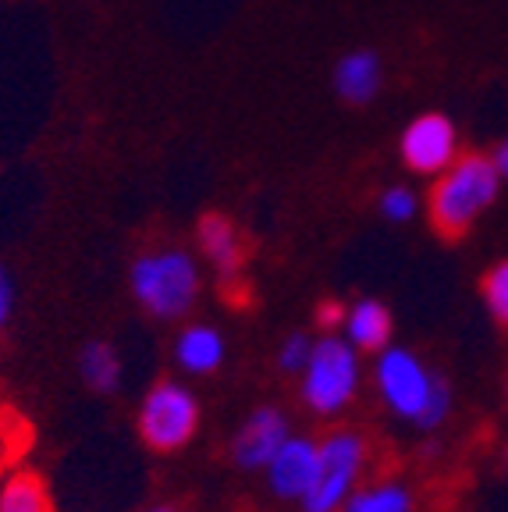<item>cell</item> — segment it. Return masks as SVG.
I'll return each instance as SVG.
<instances>
[{"label": "cell", "instance_id": "6da1fadb", "mask_svg": "<svg viewBox=\"0 0 508 512\" xmlns=\"http://www.w3.org/2000/svg\"><path fill=\"white\" fill-rule=\"evenodd\" d=\"M501 175L484 153H459L430 189V224L445 239H462L498 200Z\"/></svg>", "mask_w": 508, "mask_h": 512}, {"label": "cell", "instance_id": "7a4b0ae2", "mask_svg": "<svg viewBox=\"0 0 508 512\" xmlns=\"http://www.w3.org/2000/svg\"><path fill=\"white\" fill-rule=\"evenodd\" d=\"M203 274L185 249H150L135 256L132 296L150 317L178 320L196 306Z\"/></svg>", "mask_w": 508, "mask_h": 512}, {"label": "cell", "instance_id": "3957f363", "mask_svg": "<svg viewBox=\"0 0 508 512\" xmlns=\"http://www.w3.org/2000/svg\"><path fill=\"white\" fill-rule=\"evenodd\" d=\"M363 367L359 349L349 338H320L313 342L310 363L302 367V402L317 416H338L356 402Z\"/></svg>", "mask_w": 508, "mask_h": 512}, {"label": "cell", "instance_id": "277c9868", "mask_svg": "<svg viewBox=\"0 0 508 512\" xmlns=\"http://www.w3.org/2000/svg\"><path fill=\"white\" fill-rule=\"evenodd\" d=\"M370 459V445L359 431H331L320 438V470L302 495V512H342Z\"/></svg>", "mask_w": 508, "mask_h": 512}, {"label": "cell", "instance_id": "5b68a950", "mask_svg": "<svg viewBox=\"0 0 508 512\" xmlns=\"http://www.w3.org/2000/svg\"><path fill=\"white\" fill-rule=\"evenodd\" d=\"M199 420H203V409L196 395L182 381H160L143 395L135 427L153 452H178L196 438Z\"/></svg>", "mask_w": 508, "mask_h": 512}, {"label": "cell", "instance_id": "8992f818", "mask_svg": "<svg viewBox=\"0 0 508 512\" xmlns=\"http://www.w3.org/2000/svg\"><path fill=\"white\" fill-rule=\"evenodd\" d=\"M434 370H427V363L416 356L413 349H402V345H388V349L377 352L374 363V384L377 395L384 399V406L391 409L402 420H413L420 424L423 409H427V399L437 384Z\"/></svg>", "mask_w": 508, "mask_h": 512}, {"label": "cell", "instance_id": "52a82bcc", "mask_svg": "<svg viewBox=\"0 0 508 512\" xmlns=\"http://www.w3.org/2000/svg\"><path fill=\"white\" fill-rule=\"evenodd\" d=\"M459 157V132L445 114H420L402 132V160L416 175L437 178Z\"/></svg>", "mask_w": 508, "mask_h": 512}, {"label": "cell", "instance_id": "ba28073f", "mask_svg": "<svg viewBox=\"0 0 508 512\" xmlns=\"http://www.w3.org/2000/svg\"><path fill=\"white\" fill-rule=\"evenodd\" d=\"M320 470V441L306 434H288L285 445L274 452L263 473H267L270 491L285 502H302V495L313 488Z\"/></svg>", "mask_w": 508, "mask_h": 512}, {"label": "cell", "instance_id": "9c48e42d", "mask_svg": "<svg viewBox=\"0 0 508 512\" xmlns=\"http://www.w3.org/2000/svg\"><path fill=\"white\" fill-rule=\"evenodd\" d=\"M288 434H292L288 416L278 406H260L239 427V434L231 441V456L242 470H263L274 459V452L288 441Z\"/></svg>", "mask_w": 508, "mask_h": 512}, {"label": "cell", "instance_id": "30bf717a", "mask_svg": "<svg viewBox=\"0 0 508 512\" xmlns=\"http://www.w3.org/2000/svg\"><path fill=\"white\" fill-rule=\"evenodd\" d=\"M199 249L207 256V264L221 274L224 285L239 281L246 249H242V235L231 217H224V214L199 217Z\"/></svg>", "mask_w": 508, "mask_h": 512}, {"label": "cell", "instance_id": "8fae6325", "mask_svg": "<svg viewBox=\"0 0 508 512\" xmlns=\"http://www.w3.org/2000/svg\"><path fill=\"white\" fill-rule=\"evenodd\" d=\"M224 356H228L224 335L217 328H210V324H189L175 342V360L185 374H217L224 367Z\"/></svg>", "mask_w": 508, "mask_h": 512}, {"label": "cell", "instance_id": "7c38bea8", "mask_svg": "<svg viewBox=\"0 0 508 512\" xmlns=\"http://www.w3.org/2000/svg\"><path fill=\"white\" fill-rule=\"evenodd\" d=\"M345 338L356 345L359 352H381L391 345V310L377 299H359V303L345 306Z\"/></svg>", "mask_w": 508, "mask_h": 512}, {"label": "cell", "instance_id": "4fadbf2b", "mask_svg": "<svg viewBox=\"0 0 508 512\" xmlns=\"http://www.w3.org/2000/svg\"><path fill=\"white\" fill-rule=\"evenodd\" d=\"M334 89L349 104H370L381 89V57L374 50H352L334 68Z\"/></svg>", "mask_w": 508, "mask_h": 512}, {"label": "cell", "instance_id": "5bb4252c", "mask_svg": "<svg viewBox=\"0 0 508 512\" xmlns=\"http://www.w3.org/2000/svg\"><path fill=\"white\" fill-rule=\"evenodd\" d=\"M0 512H54L40 473L11 470L0 477Z\"/></svg>", "mask_w": 508, "mask_h": 512}, {"label": "cell", "instance_id": "9a60e30c", "mask_svg": "<svg viewBox=\"0 0 508 512\" xmlns=\"http://www.w3.org/2000/svg\"><path fill=\"white\" fill-rule=\"evenodd\" d=\"M79 374L86 381V388H93V392L100 395L118 392L121 374H125L118 349L111 342H86L79 352Z\"/></svg>", "mask_w": 508, "mask_h": 512}, {"label": "cell", "instance_id": "2e32d148", "mask_svg": "<svg viewBox=\"0 0 508 512\" xmlns=\"http://www.w3.org/2000/svg\"><path fill=\"white\" fill-rule=\"evenodd\" d=\"M342 512H413V491L402 480H377L352 491Z\"/></svg>", "mask_w": 508, "mask_h": 512}, {"label": "cell", "instance_id": "e0dca14e", "mask_svg": "<svg viewBox=\"0 0 508 512\" xmlns=\"http://www.w3.org/2000/svg\"><path fill=\"white\" fill-rule=\"evenodd\" d=\"M480 288H484V303H487V310H491V317L508 328V260L494 264L491 271L484 274V285Z\"/></svg>", "mask_w": 508, "mask_h": 512}, {"label": "cell", "instance_id": "ac0fdd59", "mask_svg": "<svg viewBox=\"0 0 508 512\" xmlns=\"http://www.w3.org/2000/svg\"><path fill=\"white\" fill-rule=\"evenodd\" d=\"M381 214L388 217V221L395 224H405V221H413L416 210H420V200H416V192L409 189V185H391V189L381 192Z\"/></svg>", "mask_w": 508, "mask_h": 512}, {"label": "cell", "instance_id": "d6986e66", "mask_svg": "<svg viewBox=\"0 0 508 512\" xmlns=\"http://www.w3.org/2000/svg\"><path fill=\"white\" fill-rule=\"evenodd\" d=\"M452 406H455L452 388H448L445 377H437L434 392H430V399H427V409H423L420 424H416V427H423V431H437V427H441L448 416H452Z\"/></svg>", "mask_w": 508, "mask_h": 512}, {"label": "cell", "instance_id": "ffe728a7", "mask_svg": "<svg viewBox=\"0 0 508 512\" xmlns=\"http://www.w3.org/2000/svg\"><path fill=\"white\" fill-rule=\"evenodd\" d=\"M310 352H313V338L302 335V331H295V335H288L285 342H281L278 367L288 370V374H302V367L310 363Z\"/></svg>", "mask_w": 508, "mask_h": 512}, {"label": "cell", "instance_id": "44dd1931", "mask_svg": "<svg viewBox=\"0 0 508 512\" xmlns=\"http://www.w3.org/2000/svg\"><path fill=\"white\" fill-rule=\"evenodd\" d=\"M11 310H15V281H11V271L0 264V335L8 328Z\"/></svg>", "mask_w": 508, "mask_h": 512}, {"label": "cell", "instance_id": "7402d4cb", "mask_svg": "<svg viewBox=\"0 0 508 512\" xmlns=\"http://www.w3.org/2000/svg\"><path fill=\"white\" fill-rule=\"evenodd\" d=\"M317 320H320V328H338L345 320V306L338 303V299H327V303L317 306Z\"/></svg>", "mask_w": 508, "mask_h": 512}, {"label": "cell", "instance_id": "603a6c76", "mask_svg": "<svg viewBox=\"0 0 508 512\" xmlns=\"http://www.w3.org/2000/svg\"><path fill=\"white\" fill-rule=\"evenodd\" d=\"M494 168H498V175H501V182H508V139L505 143L498 146V150H494Z\"/></svg>", "mask_w": 508, "mask_h": 512}, {"label": "cell", "instance_id": "cb8c5ba5", "mask_svg": "<svg viewBox=\"0 0 508 512\" xmlns=\"http://www.w3.org/2000/svg\"><path fill=\"white\" fill-rule=\"evenodd\" d=\"M143 512H178L175 505H150V509H143Z\"/></svg>", "mask_w": 508, "mask_h": 512}, {"label": "cell", "instance_id": "d4e9b609", "mask_svg": "<svg viewBox=\"0 0 508 512\" xmlns=\"http://www.w3.org/2000/svg\"><path fill=\"white\" fill-rule=\"evenodd\" d=\"M505 463H508V448H505Z\"/></svg>", "mask_w": 508, "mask_h": 512}, {"label": "cell", "instance_id": "484cf974", "mask_svg": "<svg viewBox=\"0 0 508 512\" xmlns=\"http://www.w3.org/2000/svg\"><path fill=\"white\" fill-rule=\"evenodd\" d=\"M505 388H508V384H505Z\"/></svg>", "mask_w": 508, "mask_h": 512}]
</instances>
